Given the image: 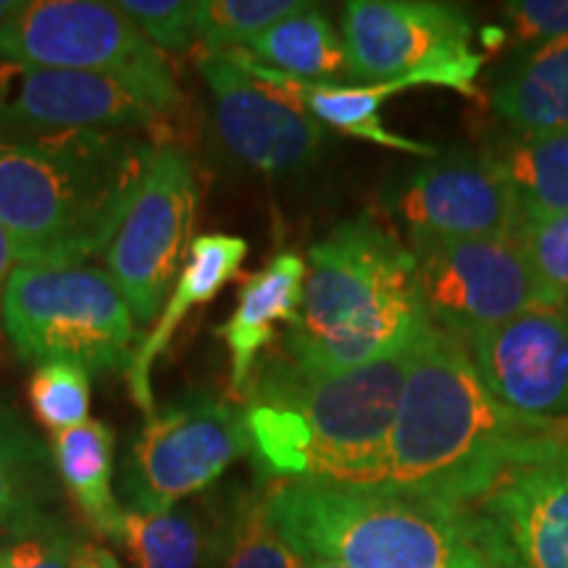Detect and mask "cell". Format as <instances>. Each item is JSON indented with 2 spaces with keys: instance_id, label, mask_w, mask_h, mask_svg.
I'll return each mask as SVG.
<instances>
[{
  "instance_id": "obj_1",
  "label": "cell",
  "mask_w": 568,
  "mask_h": 568,
  "mask_svg": "<svg viewBox=\"0 0 568 568\" xmlns=\"http://www.w3.org/2000/svg\"><path fill=\"white\" fill-rule=\"evenodd\" d=\"M542 464H568V418L503 406L464 343L432 324L410 358L382 487L468 506L506 474Z\"/></svg>"
},
{
  "instance_id": "obj_2",
  "label": "cell",
  "mask_w": 568,
  "mask_h": 568,
  "mask_svg": "<svg viewBox=\"0 0 568 568\" xmlns=\"http://www.w3.org/2000/svg\"><path fill=\"white\" fill-rule=\"evenodd\" d=\"M414 351L339 374L266 361L245 389L247 456L276 481L382 485Z\"/></svg>"
},
{
  "instance_id": "obj_3",
  "label": "cell",
  "mask_w": 568,
  "mask_h": 568,
  "mask_svg": "<svg viewBox=\"0 0 568 568\" xmlns=\"http://www.w3.org/2000/svg\"><path fill=\"white\" fill-rule=\"evenodd\" d=\"M161 142L80 130L0 138V222L21 266H80L111 245Z\"/></svg>"
},
{
  "instance_id": "obj_4",
  "label": "cell",
  "mask_w": 568,
  "mask_h": 568,
  "mask_svg": "<svg viewBox=\"0 0 568 568\" xmlns=\"http://www.w3.org/2000/svg\"><path fill=\"white\" fill-rule=\"evenodd\" d=\"M297 324L284 358L339 374L408 351L432 326L414 251L372 216L347 219L311 247Z\"/></svg>"
},
{
  "instance_id": "obj_5",
  "label": "cell",
  "mask_w": 568,
  "mask_h": 568,
  "mask_svg": "<svg viewBox=\"0 0 568 568\" xmlns=\"http://www.w3.org/2000/svg\"><path fill=\"white\" fill-rule=\"evenodd\" d=\"M266 497L303 558L343 568H495L464 506L329 481H276Z\"/></svg>"
},
{
  "instance_id": "obj_6",
  "label": "cell",
  "mask_w": 568,
  "mask_h": 568,
  "mask_svg": "<svg viewBox=\"0 0 568 568\" xmlns=\"http://www.w3.org/2000/svg\"><path fill=\"white\" fill-rule=\"evenodd\" d=\"M3 329L27 364L69 361L88 374L134 358V316L109 272L92 266H17L6 287Z\"/></svg>"
},
{
  "instance_id": "obj_7",
  "label": "cell",
  "mask_w": 568,
  "mask_h": 568,
  "mask_svg": "<svg viewBox=\"0 0 568 568\" xmlns=\"http://www.w3.org/2000/svg\"><path fill=\"white\" fill-rule=\"evenodd\" d=\"M182 105L169 63L138 71L0 67V138L80 130L153 132Z\"/></svg>"
},
{
  "instance_id": "obj_8",
  "label": "cell",
  "mask_w": 568,
  "mask_h": 568,
  "mask_svg": "<svg viewBox=\"0 0 568 568\" xmlns=\"http://www.w3.org/2000/svg\"><path fill=\"white\" fill-rule=\"evenodd\" d=\"M343 45L351 84H437L474 95L485 67L468 13L432 0H351Z\"/></svg>"
},
{
  "instance_id": "obj_9",
  "label": "cell",
  "mask_w": 568,
  "mask_h": 568,
  "mask_svg": "<svg viewBox=\"0 0 568 568\" xmlns=\"http://www.w3.org/2000/svg\"><path fill=\"white\" fill-rule=\"evenodd\" d=\"M247 456L243 410L211 393H187L145 418L124 466L126 508L166 514L201 495Z\"/></svg>"
},
{
  "instance_id": "obj_10",
  "label": "cell",
  "mask_w": 568,
  "mask_h": 568,
  "mask_svg": "<svg viewBox=\"0 0 568 568\" xmlns=\"http://www.w3.org/2000/svg\"><path fill=\"white\" fill-rule=\"evenodd\" d=\"M197 216V180L193 161L176 145L155 148V155L124 224L105 251V272L116 282L134 322L148 324L172 293Z\"/></svg>"
},
{
  "instance_id": "obj_11",
  "label": "cell",
  "mask_w": 568,
  "mask_h": 568,
  "mask_svg": "<svg viewBox=\"0 0 568 568\" xmlns=\"http://www.w3.org/2000/svg\"><path fill=\"white\" fill-rule=\"evenodd\" d=\"M418 287L437 329L460 343L542 303L518 232L508 237H410Z\"/></svg>"
},
{
  "instance_id": "obj_12",
  "label": "cell",
  "mask_w": 568,
  "mask_h": 568,
  "mask_svg": "<svg viewBox=\"0 0 568 568\" xmlns=\"http://www.w3.org/2000/svg\"><path fill=\"white\" fill-rule=\"evenodd\" d=\"M197 71L211 92V122L224 155L264 176H295L322 159L324 124L282 90L234 61L232 53L201 51Z\"/></svg>"
},
{
  "instance_id": "obj_13",
  "label": "cell",
  "mask_w": 568,
  "mask_h": 568,
  "mask_svg": "<svg viewBox=\"0 0 568 568\" xmlns=\"http://www.w3.org/2000/svg\"><path fill=\"white\" fill-rule=\"evenodd\" d=\"M0 61L24 69L138 71L166 59L116 3L32 0L0 32Z\"/></svg>"
},
{
  "instance_id": "obj_14",
  "label": "cell",
  "mask_w": 568,
  "mask_h": 568,
  "mask_svg": "<svg viewBox=\"0 0 568 568\" xmlns=\"http://www.w3.org/2000/svg\"><path fill=\"white\" fill-rule=\"evenodd\" d=\"M410 237H508L524 222L514 184L497 155H435L416 169L393 201Z\"/></svg>"
},
{
  "instance_id": "obj_15",
  "label": "cell",
  "mask_w": 568,
  "mask_h": 568,
  "mask_svg": "<svg viewBox=\"0 0 568 568\" xmlns=\"http://www.w3.org/2000/svg\"><path fill=\"white\" fill-rule=\"evenodd\" d=\"M474 366L503 406L524 416L568 418V308L539 303L468 339Z\"/></svg>"
},
{
  "instance_id": "obj_16",
  "label": "cell",
  "mask_w": 568,
  "mask_h": 568,
  "mask_svg": "<svg viewBox=\"0 0 568 568\" xmlns=\"http://www.w3.org/2000/svg\"><path fill=\"white\" fill-rule=\"evenodd\" d=\"M464 508L495 568H568V464L516 468Z\"/></svg>"
},
{
  "instance_id": "obj_17",
  "label": "cell",
  "mask_w": 568,
  "mask_h": 568,
  "mask_svg": "<svg viewBox=\"0 0 568 568\" xmlns=\"http://www.w3.org/2000/svg\"><path fill=\"white\" fill-rule=\"evenodd\" d=\"M245 255L247 243L243 237H234V234H203V237L193 240L182 272L172 287V297L163 305L161 318L155 322L151 335L138 345L132 364L124 372L132 400L138 403V408L145 416L155 414L151 382L155 361L169 351L176 329H180L190 311L211 303L240 274Z\"/></svg>"
},
{
  "instance_id": "obj_18",
  "label": "cell",
  "mask_w": 568,
  "mask_h": 568,
  "mask_svg": "<svg viewBox=\"0 0 568 568\" xmlns=\"http://www.w3.org/2000/svg\"><path fill=\"white\" fill-rule=\"evenodd\" d=\"M308 266L297 253H280L268 264L247 276L240 287L232 316L219 326V337L230 347L234 395H245L258 355L274 343L276 324H297L303 305V287Z\"/></svg>"
},
{
  "instance_id": "obj_19",
  "label": "cell",
  "mask_w": 568,
  "mask_h": 568,
  "mask_svg": "<svg viewBox=\"0 0 568 568\" xmlns=\"http://www.w3.org/2000/svg\"><path fill=\"white\" fill-rule=\"evenodd\" d=\"M232 53L234 61L243 67L247 74L258 77L276 90H282L290 101H295L301 109L314 116L318 124L335 126L337 132L347 134V138L374 142V145L393 148V151L414 153L422 159H435L437 148L426 145V142L403 138L387 124L382 122V105L397 92L414 88L408 82H387V84H329V82H303L293 80V77L280 74L261 63H255L245 51H224Z\"/></svg>"
},
{
  "instance_id": "obj_20",
  "label": "cell",
  "mask_w": 568,
  "mask_h": 568,
  "mask_svg": "<svg viewBox=\"0 0 568 568\" xmlns=\"http://www.w3.org/2000/svg\"><path fill=\"white\" fill-rule=\"evenodd\" d=\"M489 101L518 134L568 126V38L518 53L489 92Z\"/></svg>"
},
{
  "instance_id": "obj_21",
  "label": "cell",
  "mask_w": 568,
  "mask_h": 568,
  "mask_svg": "<svg viewBox=\"0 0 568 568\" xmlns=\"http://www.w3.org/2000/svg\"><path fill=\"white\" fill-rule=\"evenodd\" d=\"M51 456L63 489L84 516V521L98 535L113 539L124 508L113 495L116 435L111 426L98 418H88L74 429L59 432L53 435Z\"/></svg>"
},
{
  "instance_id": "obj_22",
  "label": "cell",
  "mask_w": 568,
  "mask_h": 568,
  "mask_svg": "<svg viewBox=\"0 0 568 568\" xmlns=\"http://www.w3.org/2000/svg\"><path fill=\"white\" fill-rule=\"evenodd\" d=\"M303 558L284 539L258 489L234 487L211 510L209 568H305Z\"/></svg>"
},
{
  "instance_id": "obj_23",
  "label": "cell",
  "mask_w": 568,
  "mask_h": 568,
  "mask_svg": "<svg viewBox=\"0 0 568 568\" xmlns=\"http://www.w3.org/2000/svg\"><path fill=\"white\" fill-rule=\"evenodd\" d=\"M261 67L280 71L303 82H347V55L332 19L308 3L293 17L276 21L274 27L245 48Z\"/></svg>"
},
{
  "instance_id": "obj_24",
  "label": "cell",
  "mask_w": 568,
  "mask_h": 568,
  "mask_svg": "<svg viewBox=\"0 0 568 568\" xmlns=\"http://www.w3.org/2000/svg\"><path fill=\"white\" fill-rule=\"evenodd\" d=\"M51 466L53 456L30 426L0 408V535L40 521V508L53 497Z\"/></svg>"
},
{
  "instance_id": "obj_25",
  "label": "cell",
  "mask_w": 568,
  "mask_h": 568,
  "mask_svg": "<svg viewBox=\"0 0 568 568\" xmlns=\"http://www.w3.org/2000/svg\"><path fill=\"white\" fill-rule=\"evenodd\" d=\"M113 539L134 568H209L211 516H201L195 508H172L166 514L124 508Z\"/></svg>"
},
{
  "instance_id": "obj_26",
  "label": "cell",
  "mask_w": 568,
  "mask_h": 568,
  "mask_svg": "<svg viewBox=\"0 0 568 568\" xmlns=\"http://www.w3.org/2000/svg\"><path fill=\"white\" fill-rule=\"evenodd\" d=\"M497 159L514 184L524 219L568 213V126L518 134Z\"/></svg>"
},
{
  "instance_id": "obj_27",
  "label": "cell",
  "mask_w": 568,
  "mask_h": 568,
  "mask_svg": "<svg viewBox=\"0 0 568 568\" xmlns=\"http://www.w3.org/2000/svg\"><path fill=\"white\" fill-rule=\"evenodd\" d=\"M305 6L301 0H201L195 40L203 51H245L268 27Z\"/></svg>"
},
{
  "instance_id": "obj_28",
  "label": "cell",
  "mask_w": 568,
  "mask_h": 568,
  "mask_svg": "<svg viewBox=\"0 0 568 568\" xmlns=\"http://www.w3.org/2000/svg\"><path fill=\"white\" fill-rule=\"evenodd\" d=\"M30 406L38 422L53 435L74 429L90 418V374L69 361L34 366Z\"/></svg>"
},
{
  "instance_id": "obj_29",
  "label": "cell",
  "mask_w": 568,
  "mask_h": 568,
  "mask_svg": "<svg viewBox=\"0 0 568 568\" xmlns=\"http://www.w3.org/2000/svg\"><path fill=\"white\" fill-rule=\"evenodd\" d=\"M518 243L527 255L542 303L568 308V213L524 219Z\"/></svg>"
},
{
  "instance_id": "obj_30",
  "label": "cell",
  "mask_w": 568,
  "mask_h": 568,
  "mask_svg": "<svg viewBox=\"0 0 568 568\" xmlns=\"http://www.w3.org/2000/svg\"><path fill=\"white\" fill-rule=\"evenodd\" d=\"M116 9L153 48L187 51L195 42L197 3L190 0H119Z\"/></svg>"
},
{
  "instance_id": "obj_31",
  "label": "cell",
  "mask_w": 568,
  "mask_h": 568,
  "mask_svg": "<svg viewBox=\"0 0 568 568\" xmlns=\"http://www.w3.org/2000/svg\"><path fill=\"white\" fill-rule=\"evenodd\" d=\"M74 539L45 516L0 542V568H71Z\"/></svg>"
},
{
  "instance_id": "obj_32",
  "label": "cell",
  "mask_w": 568,
  "mask_h": 568,
  "mask_svg": "<svg viewBox=\"0 0 568 568\" xmlns=\"http://www.w3.org/2000/svg\"><path fill=\"white\" fill-rule=\"evenodd\" d=\"M508 34L518 45H542L568 38V0H514L503 9Z\"/></svg>"
},
{
  "instance_id": "obj_33",
  "label": "cell",
  "mask_w": 568,
  "mask_h": 568,
  "mask_svg": "<svg viewBox=\"0 0 568 568\" xmlns=\"http://www.w3.org/2000/svg\"><path fill=\"white\" fill-rule=\"evenodd\" d=\"M71 568H124L119 564L111 550L95 542H77L74 556H71Z\"/></svg>"
},
{
  "instance_id": "obj_34",
  "label": "cell",
  "mask_w": 568,
  "mask_h": 568,
  "mask_svg": "<svg viewBox=\"0 0 568 568\" xmlns=\"http://www.w3.org/2000/svg\"><path fill=\"white\" fill-rule=\"evenodd\" d=\"M17 251H13V243L9 237V232H6L3 222H0V305H3V295H6V287H9V280L11 274L17 272Z\"/></svg>"
},
{
  "instance_id": "obj_35",
  "label": "cell",
  "mask_w": 568,
  "mask_h": 568,
  "mask_svg": "<svg viewBox=\"0 0 568 568\" xmlns=\"http://www.w3.org/2000/svg\"><path fill=\"white\" fill-rule=\"evenodd\" d=\"M21 6L24 3H17V0H0V32H3L6 24L21 11Z\"/></svg>"
},
{
  "instance_id": "obj_36",
  "label": "cell",
  "mask_w": 568,
  "mask_h": 568,
  "mask_svg": "<svg viewBox=\"0 0 568 568\" xmlns=\"http://www.w3.org/2000/svg\"><path fill=\"white\" fill-rule=\"evenodd\" d=\"M305 568H343V566L326 564V560H314V558H308V564H305Z\"/></svg>"
}]
</instances>
